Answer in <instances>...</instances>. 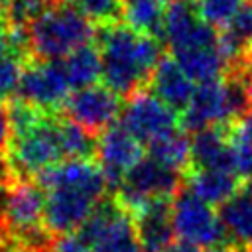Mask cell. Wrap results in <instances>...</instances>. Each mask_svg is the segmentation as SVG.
Instances as JSON below:
<instances>
[{
	"mask_svg": "<svg viewBox=\"0 0 252 252\" xmlns=\"http://www.w3.org/2000/svg\"><path fill=\"white\" fill-rule=\"evenodd\" d=\"M181 189V173L158 163L156 159L142 158L122 179L116 189V201L132 215L142 205L156 199H173Z\"/></svg>",
	"mask_w": 252,
	"mask_h": 252,
	"instance_id": "obj_8",
	"label": "cell"
},
{
	"mask_svg": "<svg viewBox=\"0 0 252 252\" xmlns=\"http://www.w3.org/2000/svg\"><path fill=\"white\" fill-rule=\"evenodd\" d=\"M45 193V228L67 234L81 228L104 201L106 177L91 159H65L37 175Z\"/></svg>",
	"mask_w": 252,
	"mask_h": 252,
	"instance_id": "obj_1",
	"label": "cell"
},
{
	"mask_svg": "<svg viewBox=\"0 0 252 252\" xmlns=\"http://www.w3.org/2000/svg\"><path fill=\"white\" fill-rule=\"evenodd\" d=\"M28 49L26 30L12 28L0 12V100L18 93Z\"/></svg>",
	"mask_w": 252,
	"mask_h": 252,
	"instance_id": "obj_13",
	"label": "cell"
},
{
	"mask_svg": "<svg viewBox=\"0 0 252 252\" xmlns=\"http://www.w3.org/2000/svg\"><path fill=\"white\" fill-rule=\"evenodd\" d=\"M163 252H201V248H199V246H193V244H187V242L177 240V242H171Z\"/></svg>",
	"mask_w": 252,
	"mask_h": 252,
	"instance_id": "obj_26",
	"label": "cell"
},
{
	"mask_svg": "<svg viewBox=\"0 0 252 252\" xmlns=\"http://www.w3.org/2000/svg\"><path fill=\"white\" fill-rule=\"evenodd\" d=\"M242 191L246 193V195H250L252 197V173L246 177V181H244V187H242Z\"/></svg>",
	"mask_w": 252,
	"mask_h": 252,
	"instance_id": "obj_28",
	"label": "cell"
},
{
	"mask_svg": "<svg viewBox=\"0 0 252 252\" xmlns=\"http://www.w3.org/2000/svg\"><path fill=\"white\" fill-rule=\"evenodd\" d=\"M220 45L228 61L242 59L252 51V2H244L232 22L220 30Z\"/></svg>",
	"mask_w": 252,
	"mask_h": 252,
	"instance_id": "obj_20",
	"label": "cell"
},
{
	"mask_svg": "<svg viewBox=\"0 0 252 252\" xmlns=\"http://www.w3.org/2000/svg\"><path fill=\"white\" fill-rule=\"evenodd\" d=\"M65 114L91 134L104 132L122 112V102L116 93L104 85L77 89L65 102Z\"/></svg>",
	"mask_w": 252,
	"mask_h": 252,
	"instance_id": "obj_10",
	"label": "cell"
},
{
	"mask_svg": "<svg viewBox=\"0 0 252 252\" xmlns=\"http://www.w3.org/2000/svg\"><path fill=\"white\" fill-rule=\"evenodd\" d=\"M2 173H4V167H2V163H0V183H2V181H4V179H6V177H4V175H2Z\"/></svg>",
	"mask_w": 252,
	"mask_h": 252,
	"instance_id": "obj_31",
	"label": "cell"
},
{
	"mask_svg": "<svg viewBox=\"0 0 252 252\" xmlns=\"http://www.w3.org/2000/svg\"><path fill=\"white\" fill-rule=\"evenodd\" d=\"M150 93L156 94L167 106H171L175 112H181L195 93V81L183 71V67L173 57L159 59L150 77Z\"/></svg>",
	"mask_w": 252,
	"mask_h": 252,
	"instance_id": "obj_14",
	"label": "cell"
},
{
	"mask_svg": "<svg viewBox=\"0 0 252 252\" xmlns=\"http://www.w3.org/2000/svg\"><path fill=\"white\" fill-rule=\"evenodd\" d=\"M191 167L224 169L234 173L232 150L224 128H205L193 134L191 140Z\"/></svg>",
	"mask_w": 252,
	"mask_h": 252,
	"instance_id": "obj_15",
	"label": "cell"
},
{
	"mask_svg": "<svg viewBox=\"0 0 252 252\" xmlns=\"http://www.w3.org/2000/svg\"><path fill=\"white\" fill-rule=\"evenodd\" d=\"M234 252H252V246H234Z\"/></svg>",
	"mask_w": 252,
	"mask_h": 252,
	"instance_id": "obj_30",
	"label": "cell"
},
{
	"mask_svg": "<svg viewBox=\"0 0 252 252\" xmlns=\"http://www.w3.org/2000/svg\"><path fill=\"white\" fill-rule=\"evenodd\" d=\"M252 108V94L238 71L226 79L205 81L195 87L189 104L181 110V126L193 132L205 128H228L232 122L248 114Z\"/></svg>",
	"mask_w": 252,
	"mask_h": 252,
	"instance_id": "obj_4",
	"label": "cell"
},
{
	"mask_svg": "<svg viewBox=\"0 0 252 252\" xmlns=\"http://www.w3.org/2000/svg\"><path fill=\"white\" fill-rule=\"evenodd\" d=\"M130 217L142 252H163L171 244V238L175 236L171 224V199L150 201Z\"/></svg>",
	"mask_w": 252,
	"mask_h": 252,
	"instance_id": "obj_12",
	"label": "cell"
},
{
	"mask_svg": "<svg viewBox=\"0 0 252 252\" xmlns=\"http://www.w3.org/2000/svg\"><path fill=\"white\" fill-rule=\"evenodd\" d=\"M234 246L236 244H228V246H220V248H213L209 252H234Z\"/></svg>",
	"mask_w": 252,
	"mask_h": 252,
	"instance_id": "obj_29",
	"label": "cell"
},
{
	"mask_svg": "<svg viewBox=\"0 0 252 252\" xmlns=\"http://www.w3.org/2000/svg\"><path fill=\"white\" fill-rule=\"evenodd\" d=\"M96 163L100 165L108 187H116L122 183L126 173L144 158L142 144L128 134L120 124L108 126L96 138Z\"/></svg>",
	"mask_w": 252,
	"mask_h": 252,
	"instance_id": "obj_11",
	"label": "cell"
},
{
	"mask_svg": "<svg viewBox=\"0 0 252 252\" xmlns=\"http://www.w3.org/2000/svg\"><path fill=\"white\" fill-rule=\"evenodd\" d=\"M197 16L215 30H224L242 8L244 0H193Z\"/></svg>",
	"mask_w": 252,
	"mask_h": 252,
	"instance_id": "obj_23",
	"label": "cell"
},
{
	"mask_svg": "<svg viewBox=\"0 0 252 252\" xmlns=\"http://www.w3.org/2000/svg\"><path fill=\"white\" fill-rule=\"evenodd\" d=\"M130 252H142V250H140V246H136V248H132Z\"/></svg>",
	"mask_w": 252,
	"mask_h": 252,
	"instance_id": "obj_32",
	"label": "cell"
},
{
	"mask_svg": "<svg viewBox=\"0 0 252 252\" xmlns=\"http://www.w3.org/2000/svg\"><path fill=\"white\" fill-rule=\"evenodd\" d=\"M171 224L173 234L181 242L199 248L213 250L232 244L213 205L191 193L187 187H181L171 199Z\"/></svg>",
	"mask_w": 252,
	"mask_h": 252,
	"instance_id": "obj_6",
	"label": "cell"
},
{
	"mask_svg": "<svg viewBox=\"0 0 252 252\" xmlns=\"http://www.w3.org/2000/svg\"><path fill=\"white\" fill-rule=\"evenodd\" d=\"M169 4L171 0H122V14L130 28L161 37Z\"/></svg>",
	"mask_w": 252,
	"mask_h": 252,
	"instance_id": "obj_18",
	"label": "cell"
},
{
	"mask_svg": "<svg viewBox=\"0 0 252 252\" xmlns=\"http://www.w3.org/2000/svg\"><path fill=\"white\" fill-rule=\"evenodd\" d=\"M226 136L232 150L234 173L238 177H248L252 173V112L232 122Z\"/></svg>",
	"mask_w": 252,
	"mask_h": 252,
	"instance_id": "obj_21",
	"label": "cell"
},
{
	"mask_svg": "<svg viewBox=\"0 0 252 252\" xmlns=\"http://www.w3.org/2000/svg\"><path fill=\"white\" fill-rule=\"evenodd\" d=\"M8 142H10V112L8 108H4L0 100V154L6 152Z\"/></svg>",
	"mask_w": 252,
	"mask_h": 252,
	"instance_id": "obj_25",
	"label": "cell"
},
{
	"mask_svg": "<svg viewBox=\"0 0 252 252\" xmlns=\"http://www.w3.org/2000/svg\"><path fill=\"white\" fill-rule=\"evenodd\" d=\"M32 6H35L37 10H43V8H47V6H53V4H57L59 0H28Z\"/></svg>",
	"mask_w": 252,
	"mask_h": 252,
	"instance_id": "obj_27",
	"label": "cell"
},
{
	"mask_svg": "<svg viewBox=\"0 0 252 252\" xmlns=\"http://www.w3.org/2000/svg\"><path fill=\"white\" fill-rule=\"evenodd\" d=\"M219 217L222 226L236 246H252V197L244 191L236 193L232 199L220 205Z\"/></svg>",
	"mask_w": 252,
	"mask_h": 252,
	"instance_id": "obj_17",
	"label": "cell"
},
{
	"mask_svg": "<svg viewBox=\"0 0 252 252\" xmlns=\"http://www.w3.org/2000/svg\"><path fill=\"white\" fill-rule=\"evenodd\" d=\"M102 83L118 96H130L142 91L144 83L159 63L161 39L150 33H142L128 24L110 22L98 28L96 35Z\"/></svg>",
	"mask_w": 252,
	"mask_h": 252,
	"instance_id": "obj_2",
	"label": "cell"
},
{
	"mask_svg": "<svg viewBox=\"0 0 252 252\" xmlns=\"http://www.w3.org/2000/svg\"><path fill=\"white\" fill-rule=\"evenodd\" d=\"M69 4L91 22H100V26L118 22L122 14V0H69Z\"/></svg>",
	"mask_w": 252,
	"mask_h": 252,
	"instance_id": "obj_24",
	"label": "cell"
},
{
	"mask_svg": "<svg viewBox=\"0 0 252 252\" xmlns=\"http://www.w3.org/2000/svg\"><path fill=\"white\" fill-rule=\"evenodd\" d=\"M161 37L171 57L197 83L220 79L228 59L220 45V35L207 26L187 0H173L165 14Z\"/></svg>",
	"mask_w": 252,
	"mask_h": 252,
	"instance_id": "obj_3",
	"label": "cell"
},
{
	"mask_svg": "<svg viewBox=\"0 0 252 252\" xmlns=\"http://www.w3.org/2000/svg\"><path fill=\"white\" fill-rule=\"evenodd\" d=\"M59 63H61V67L65 71V77H67V81H69L73 91L96 85V81L102 75L100 53L91 43L79 47L77 51H73L71 55L61 59Z\"/></svg>",
	"mask_w": 252,
	"mask_h": 252,
	"instance_id": "obj_19",
	"label": "cell"
},
{
	"mask_svg": "<svg viewBox=\"0 0 252 252\" xmlns=\"http://www.w3.org/2000/svg\"><path fill=\"white\" fill-rule=\"evenodd\" d=\"M150 158L158 163L181 173L191 169V140L175 132L150 146Z\"/></svg>",
	"mask_w": 252,
	"mask_h": 252,
	"instance_id": "obj_22",
	"label": "cell"
},
{
	"mask_svg": "<svg viewBox=\"0 0 252 252\" xmlns=\"http://www.w3.org/2000/svg\"><path fill=\"white\" fill-rule=\"evenodd\" d=\"M71 93L73 89L59 61L35 59L24 67V73L18 85L20 100L39 110L53 112L55 108L65 106Z\"/></svg>",
	"mask_w": 252,
	"mask_h": 252,
	"instance_id": "obj_9",
	"label": "cell"
},
{
	"mask_svg": "<svg viewBox=\"0 0 252 252\" xmlns=\"http://www.w3.org/2000/svg\"><path fill=\"white\" fill-rule=\"evenodd\" d=\"M28 49L41 61H61L94 37L93 22L71 4L43 8L26 28Z\"/></svg>",
	"mask_w": 252,
	"mask_h": 252,
	"instance_id": "obj_5",
	"label": "cell"
},
{
	"mask_svg": "<svg viewBox=\"0 0 252 252\" xmlns=\"http://www.w3.org/2000/svg\"><path fill=\"white\" fill-rule=\"evenodd\" d=\"M120 126L128 134H132L142 146H152L175 134L181 126V118L156 94L148 91H138L130 94L126 104L122 106Z\"/></svg>",
	"mask_w": 252,
	"mask_h": 252,
	"instance_id": "obj_7",
	"label": "cell"
},
{
	"mask_svg": "<svg viewBox=\"0 0 252 252\" xmlns=\"http://www.w3.org/2000/svg\"><path fill=\"white\" fill-rule=\"evenodd\" d=\"M187 189L207 203H226L236 195L238 175L224 169H203L191 167L187 173Z\"/></svg>",
	"mask_w": 252,
	"mask_h": 252,
	"instance_id": "obj_16",
	"label": "cell"
}]
</instances>
